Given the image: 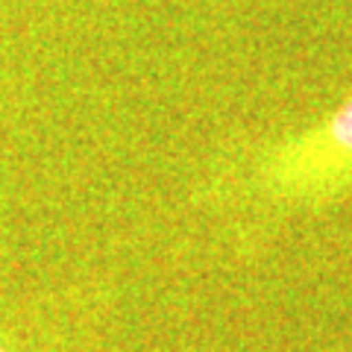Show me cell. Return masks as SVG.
<instances>
[{
  "instance_id": "obj_1",
  "label": "cell",
  "mask_w": 352,
  "mask_h": 352,
  "mask_svg": "<svg viewBox=\"0 0 352 352\" xmlns=\"http://www.w3.org/2000/svg\"><path fill=\"white\" fill-rule=\"evenodd\" d=\"M264 191L279 200H329L352 185V97L323 124L270 147L258 164Z\"/></svg>"
},
{
  "instance_id": "obj_2",
  "label": "cell",
  "mask_w": 352,
  "mask_h": 352,
  "mask_svg": "<svg viewBox=\"0 0 352 352\" xmlns=\"http://www.w3.org/2000/svg\"><path fill=\"white\" fill-rule=\"evenodd\" d=\"M0 352H6V349H3V346H0Z\"/></svg>"
}]
</instances>
